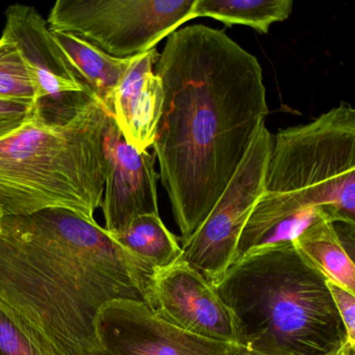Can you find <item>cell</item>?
<instances>
[{"mask_svg":"<svg viewBox=\"0 0 355 355\" xmlns=\"http://www.w3.org/2000/svg\"><path fill=\"white\" fill-rule=\"evenodd\" d=\"M354 234L355 225L320 217L292 243L326 279L355 294Z\"/></svg>","mask_w":355,"mask_h":355,"instance_id":"cell-13","label":"cell"},{"mask_svg":"<svg viewBox=\"0 0 355 355\" xmlns=\"http://www.w3.org/2000/svg\"><path fill=\"white\" fill-rule=\"evenodd\" d=\"M111 236L155 270L168 267L182 254L178 239L166 227L159 214L140 216L123 232Z\"/></svg>","mask_w":355,"mask_h":355,"instance_id":"cell-16","label":"cell"},{"mask_svg":"<svg viewBox=\"0 0 355 355\" xmlns=\"http://www.w3.org/2000/svg\"><path fill=\"white\" fill-rule=\"evenodd\" d=\"M153 272L72 211L0 219V309L42 355H98L101 311L145 302Z\"/></svg>","mask_w":355,"mask_h":355,"instance_id":"cell-2","label":"cell"},{"mask_svg":"<svg viewBox=\"0 0 355 355\" xmlns=\"http://www.w3.org/2000/svg\"><path fill=\"white\" fill-rule=\"evenodd\" d=\"M111 117L97 98L64 124L31 120L0 140V217L49 209L90 223L105 193V135Z\"/></svg>","mask_w":355,"mask_h":355,"instance_id":"cell-4","label":"cell"},{"mask_svg":"<svg viewBox=\"0 0 355 355\" xmlns=\"http://www.w3.org/2000/svg\"><path fill=\"white\" fill-rule=\"evenodd\" d=\"M98 355H107V354H105V353L103 352V351H101V352H99Z\"/></svg>","mask_w":355,"mask_h":355,"instance_id":"cell-22","label":"cell"},{"mask_svg":"<svg viewBox=\"0 0 355 355\" xmlns=\"http://www.w3.org/2000/svg\"><path fill=\"white\" fill-rule=\"evenodd\" d=\"M196 0H58L46 21L118 59L142 55L194 19Z\"/></svg>","mask_w":355,"mask_h":355,"instance_id":"cell-6","label":"cell"},{"mask_svg":"<svg viewBox=\"0 0 355 355\" xmlns=\"http://www.w3.org/2000/svg\"><path fill=\"white\" fill-rule=\"evenodd\" d=\"M227 355H263L259 353L253 352L245 347L241 346L238 344H230L228 347ZM327 355H355L354 347H351L348 343H345L340 349L334 351V352L329 353Z\"/></svg>","mask_w":355,"mask_h":355,"instance_id":"cell-21","label":"cell"},{"mask_svg":"<svg viewBox=\"0 0 355 355\" xmlns=\"http://www.w3.org/2000/svg\"><path fill=\"white\" fill-rule=\"evenodd\" d=\"M5 16L3 33L19 47L34 83L35 119L46 124L66 123L96 97L34 7L15 3L8 7Z\"/></svg>","mask_w":355,"mask_h":355,"instance_id":"cell-8","label":"cell"},{"mask_svg":"<svg viewBox=\"0 0 355 355\" xmlns=\"http://www.w3.org/2000/svg\"><path fill=\"white\" fill-rule=\"evenodd\" d=\"M0 99L35 105L36 91L30 71L15 41L0 37Z\"/></svg>","mask_w":355,"mask_h":355,"instance_id":"cell-17","label":"cell"},{"mask_svg":"<svg viewBox=\"0 0 355 355\" xmlns=\"http://www.w3.org/2000/svg\"><path fill=\"white\" fill-rule=\"evenodd\" d=\"M0 354L42 355L0 309Z\"/></svg>","mask_w":355,"mask_h":355,"instance_id":"cell-19","label":"cell"},{"mask_svg":"<svg viewBox=\"0 0 355 355\" xmlns=\"http://www.w3.org/2000/svg\"><path fill=\"white\" fill-rule=\"evenodd\" d=\"M145 303L155 315L184 331L236 344L234 319L215 286L180 259L155 270Z\"/></svg>","mask_w":355,"mask_h":355,"instance_id":"cell-9","label":"cell"},{"mask_svg":"<svg viewBox=\"0 0 355 355\" xmlns=\"http://www.w3.org/2000/svg\"><path fill=\"white\" fill-rule=\"evenodd\" d=\"M273 135L263 123L241 165L205 221L182 242L180 261L214 286L232 266L239 239L263 195Z\"/></svg>","mask_w":355,"mask_h":355,"instance_id":"cell-7","label":"cell"},{"mask_svg":"<svg viewBox=\"0 0 355 355\" xmlns=\"http://www.w3.org/2000/svg\"><path fill=\"white\" fill-rule=\"evenodd\" d=\"M159 55L153 49L134 57L112 101V117L126 142L140 153L155 142L165 99L161 78L153 72Z\"/></svg>","mask_w":355,"mask_h":355,"instance_id":"cell-12","label":"cell"},{"mask_svg":"<svg viewBox=\"0 0 355 355\" xmlns=\"http://www.w3.org/2000/svg\"><path fill=\"white\" fill-rule=\"evenodd\" d=\"M53 36L72 67L112 116L114 92L128 72L134 57H112L71 34L53 33Z\"/></svg>","mask_w":355,"mask_h":355,"instance_id":"cell-14","label":"cell"},{"mask_svg":"<svg viewBox=\"0 0 355 355\" xmlns=\"http://www.w3.org/2000/svg\"><path fill=\"white\" fill-rule=\"evenodd\" d=\"M0 355H1V354H0Z\"/></svg>","mask_w":355,"mask_h":355,"instance_id":"cell-24","label":"cell"},{"mask_svg":"<svg viewBox=\"0 0 355 355\" xmlns=\"http://www.w3.org/2000/svg\"><path fill=\"white\" fill-rule=\"evenodd\" d=\"M326 280L290 241L247 253L215 288L236 344L263 355H327L347 340Z\"/></svg>","mask_w":355,"mask_h":355,"instance_id":"cell-3","label":"cell"},{"mask_svg":"<svg viewBox=\"0 0 355 355\" xmlns=\"http://www.w3.org/2000/svg\"><path fill=\"white\" fill-rule=\"evenodd\" d=\"M105 153L107 174L101 207L103 230L115 236L140 216L159 214V176L155 169V157L130 146L112 116L105 130Z\"/></svg>","mask_w":355,"mask_h":355,"instance_id":"cell-11","label":"cell"},{"mask_svg":"<svg viewBox=\"0 0 355 355\" xmlns=\"http://www.w3.org/2000/svg\"><path fill=\"white\" fill-rule=\"evenodd\" d=\"M0 219H1V217H0Z\"/></svg>","mask_w":355,"mask_h":355,"instance_id":"cell-23","label":"cell"},{"mask_svg":"<svg viewBox=\"0 0 355 355\" xmlns=\"http://www.w3.org/2000/svg\"><path fill=\"white\" fill-rule=\"evenodd\" d=\"M292 9V0H196L193 17L213 18L226 26L241 24L268 34L272 24L290 17Z\"/></svg>","mask_w":355,"mask_h":355,"instance_id":"cell-15","label":"cell"},{"mask_svg":"<svg viewBox=\"0 0 355 355\" xmlns=\"http://www.w3.org/2000/svg\"><path fill=\"white\" fill-rule=\"evenodd\" d=\"M326 284L342 319L347 343L355 348V294L330 280H326Z\"/></svg>","mask_w":355,"mask_h":355,"instance_id":"cell-20","label":"cell"},{"mask_svg":"<svg viewBox=\"0 0 355 355\" xmlns=\"http://www.w3.org/2000/svg\"><path fill=\"white\" fill-rule=\"evenodd\" d=\"M318 211L355 225V110L346 101L273 135L263 195L252 215L284 224Z\"/></svg>","mask_w":355,"mask_h":355,"instance_id":"cell-5","label":"cell"},{"mask_svg":"<svg viewBox=\"0 0 355 355\" xmlns=\"http://www.w3.org/2000/svg\"><path fill=\"white\" fill-rule=\"evenodd\" d=\"M165 99L153 150L188 240L211 213L269 114L257 57L203 24L168 37L155 64Z\"/></svg>","mask_w":355,"mask_h":355,"instance_id":"cell-1","label":"cell"},{"mask_svg":"<svg viewBox=\"0 0 355 355\" xmlns=\"http://www.w3.org/2000/svg\"><path fill=\"white\" fill-rule=\"evenodd\" d=\"M34 105L0 99V140L7 138L34 119Z\"/></svg>","mask_w":355,"mask_h":355,"instance_id":"cell-18","label":"cell"},{"mask_svg":"<svg viewBox=\"0 0 355 355\" xmlns=\"http://www.w3.org/2000/svg\"><path fill=\"white\" fill-rule=\"evenodd\" d=\"M97 336L107 355H227L230 345L184 331L146 303L128 299L113 301L101 311Z\"/></svg>","mask_w":355,"mask_h":355,"instance_id":"cell-10","label":"cell"}]
</instances>
